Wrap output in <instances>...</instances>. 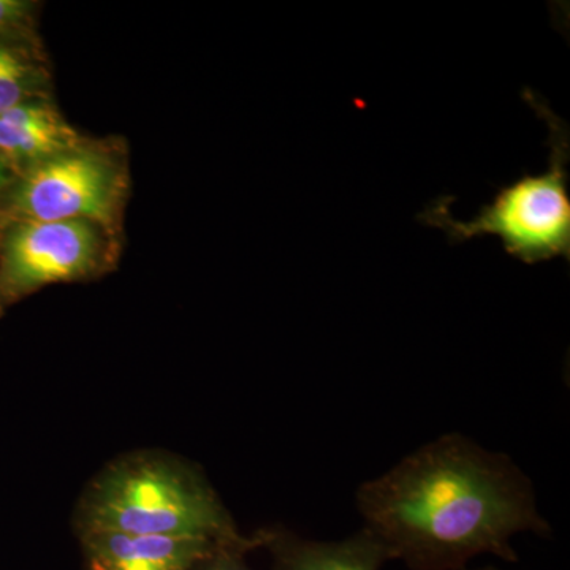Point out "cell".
<instances>
[{
	"label": "cell",
	"instance_id": "277c9868",
	"mask_svg": "<svg viewBox=\"0 0 570 570\" xmlns=\"http://www.w3.org/2000/svg\"><path fill=\"white\" fill-rule=\"evenodd\" d=\"M130 187L126 141L86 137L14 175L0 209V230L11 223L86 220L122 239Z\"/></svg>",
	"mask_w": 570,
	"mask_h": 570
},
{
	"label": "cell",
	"instance_id": "3957f363",
	"mask_svg": "<svg viewBox=\"0 0 570 570\" xmlns=\"http://www.w3.org/2000/svg\"><path fill=\"white\" fill-rule=\"evenodd\" d=\"M523 99L549 126L550 160L540 175L523 174L517 181L501 187L489 205H483L466 223L450 213L453 197H441L426 206L417 219L438 227L452 243L482 236H498L505 253L527 265L570 258V137L568 124L550 110L549 105L527 89Z\"/></svg>",
	"mask_w": 570,
	"mask_h": 570
},
{
	"label": "cell",
	"instance_id": "5b68a950",
	"mask_svg": "<svg viewBox=\"0 0 570 570\" xmlns=\"http://www.w3.org/2000/svg\"><path fill=\"white\" fill-rule=\"evenodd\" d=\"M122 239L86 220L11 223L0 230V318L51 284L99 279L118 268Z\"/></svg>",
	"mask_w": 570,
	"mask_h": 570
},
{
	"label": "cell",
	"instance_id": "9c48e42d",
	"mask_svg": "<svg viewBox=\"0 0 570 570\" xmlns=\"http://www.w3.org/2000/svg\"><path fill=\"white\" fill-rule=\"evenodd\" d=\"M48 55L0 48V112L24 102L55 99Z\"/></svg>",
	"mask_w": 570,
	"mask_h": 570
},
{
	"label": "cell",
	"instance_id": "7a4b0ae2",
	"mask_svg": "<svg viewBox=\"0 0 570 570\" xmlns=\"http://www.w3.org/2000/svg\"><path fill=\"white\" fill-rule=\"evenodd\" d=\"M78 534L96 531L213 540L243 546L208 480L190 464L157 452L122 456L104 468L78 504Z\"/></svg>",
	"mask_w": 570,
	"mask_h": 570
},
{
	"label": "cell",
	"instance_id": "30bf717a",
	"mask_svg": "<svg viewBox=\"0 0 570 570\" xmlns=\"http://www.w3.org/2000/svg\"><path fill=\"white\" fill-rule=\"evenodd\" d=\"M41 3L0 0V48L47 55L40 33Z\"/></svg>",
	"mask_w": 570,
	"mask_h": 570
},
{
	"label": "cell",
	"instance_id": "6da1fadb",
	"mask_svg": "<svg viewBox=\"0 0 570 570\" xmlns=\"http://www.w3.org/2000/svg\"><path fill=\"white\" fill-rule=\"evenodd\" d=\"M363 528L412 570H464L480 554L515 562V535L550 534L527 475L461 434L415 450L356 491Z\"/></svg>",
	"mask_w": 570,
	"mask_h": 570
},
{
	"label": "cell",
	"instance_id": "ba28073f",
	"mask_svg": "<svg viewBox=\"0 0 570 570\" xmlns=\"http://www.w3.org/2000/svg\"><path fill=\"white\" fill-rule=\"evenodd\" d=\"M273 570H382L392 561L389 551L362 528L343 540H309L285 531H265Z\"/></svg>",
	"mask_w": 570,
	"mask_h": 570
},
{
	"label": "cell",
	"instance_id": "8fae6325",
	"mask_svg": "<svg viewBox=\"0 0 570 570\" xmlns=\"http://www.w3.org/2000/svg\"><path fill=\"white\" fill-rule=\"evenodd\" d=\"M255 547L257 546L225 547L212 554L195 570H253L247 566L245 554Z\"/></svg>",
	"mask_w": 570,
	"mask_h": 570
},
{
	"label": "cell",
	"instance_id": "4fadbf2b",
	"mask_svg": "<svg viewBox=\"0 0 570 570\" xmlns=\"http://www.w3.org/2000/svg\"><path fill=\"white\" fill-rule=\"evenodd\" d=\"M479 570H501V569H497V568H483V569H479Z\"/></svg>",
	"mask_w": 570,
	"mask_h": 570
},
{
	"label": "cell",
	"instance_id": "52a82bcc",
	"mask_svg": "<svg viewBox=\"0 0 570 570\" xmlns=\"http://www.w3.org/2000/svg\"><path fill=\"white\" fill-rule=\"evenodd\" d=\"M85 140L55 99L31 100L0 112V160L14 175Z\"/></svg>",
	"mask_w": 570,
	"mask_h": 570
},
{
	"label": "cell",
	"instance_id": "8992f818",
	"mask_svg": "<svg viewBox=\"0 0 570 570\" xmlns=\"http://www.w3.org/2000/svg\"><path fill=\"white\" fill-rule=\"evenodd\" d=\"M80 540L89 570H195L225 547L264 546L265 531L243 546L111 531L85 532Z\"/></svg>",
	"mask_w": 570,
	"mask_h": 570
},
{
	"label": "cell",
	"instance_id": "7c38bea8",
	"mask_svg": "<svg viewBox=\"0 0 570 570\" xmlns=\"http://www.w3.org/2000/svg\"><path fill=\"white\" fill-rule=\"evenodd\" d=\"M13 178V170L3 160H0V209H2L3 197H6L7 189H9Z\"/></svg>",
	"mask_w": 570,
	"mask_h": 570
}]
</instances>
